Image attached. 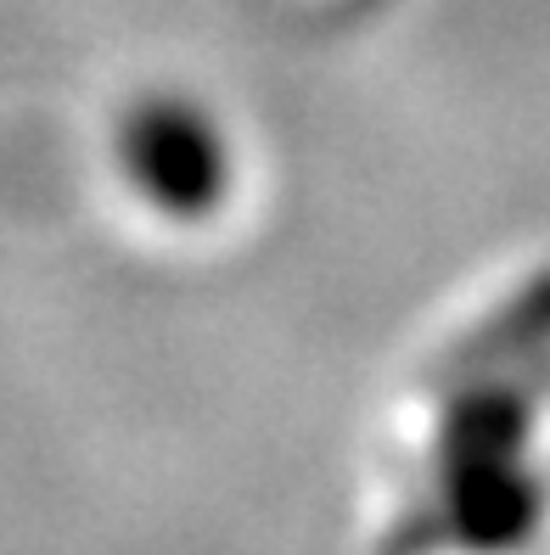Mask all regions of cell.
<instances>
[{"label": "cell", "mask_w": 550, "mask_h": 555, "mask_svg": "<svg viewBox=\"0 0 550 555\" xmlns=\"http://www.w3.org/2000/svg\"><path fill=\"white\" fill-rule=\"evenodd\" d=\"M118 169L164 214H203L225 191V141L186 102H141L118 124Z\"/></svg>", "instance_id": "cell-1"}]
</instances>
